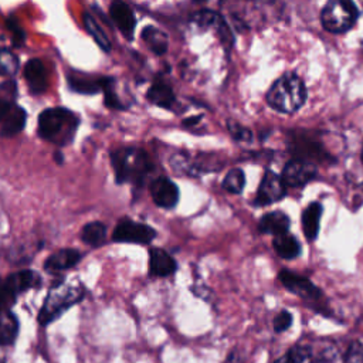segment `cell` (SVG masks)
Returning a JSON list of instances; mask_svg holds the SVG:
<instances>
[{
  "label": "cell",
  "instance_id": "6da1fadb",
  "mask_svg": "<svg viewBox=\"0 0 363 363\" xmlns=\"http://www.w3.org/2000/svg\"><path fill=\"white\" fill-rule=\"evenodd\" d=\"M111 164L116 183H130L133 187H142L153 170L147 153L138 147H121L111 152Z\"/></svg>",
  "mask_w": 363,
  "mask_h": 363
},
{
  "label": "cell",
  "instance_id": "7a4b0ae2",
  "mask_svg": "<svg viewBox=\"0 0 363 363\" xmlns=\"http://www.w3.org/2000/svg\"><path fill=\"white\" fill-rule=\"evenodd\" d=\"M86 295V288L82 284H68V282H57L54 284L38 311L37 320L41 326H47L55 319H58L61 315H64L65 311L72 308L74 305L79 303Z\"/></svg>",
  "mask_w": 363,
  "mask_h": 363
},
{
  "label": "cell",
  "instance_id": "3957f363",
  "mask_svg": "<svg viewBox=\"0 0 363 363\" xmlns=\"http://www.w3.org/2000/svg\"><path fill=\"white\" fill-rule=\"evenodd\" d=\"M306 99L303 81L292 72L281 75L267 92V104L282 113L296 112Z\"/></svg>",
  "mask_w": 363,
  "mask_h": 363
},
{
  "label": "cell",
  "instance_id": "277c9868",
  "mask_svg": "<svg viewBox=\"0 0 363 363\" xmlns=\"http://www.w3.org/2000/svg\"><path fill=\"white\" fill-rule=\"evenodd\" d=\"M78 119L65 108H48L38 116V135L44 140L58 145L69 143Z\"/></svg>",
  "mask_w": 363,
  "mask_h": 363
},
{
  "label": "cell",
  "instance_id": "5b68a950",
  "mask_svg": "<svg viewBox=\"0 0 363 363\" xmlns=\"http://www.w3.org/2000/svg\"><path fill=\"white\" fill-rule=\"evenodd\" d=\"M41 286V277L33 269H20L0 279V312L11 309L17 298Z\"/></svg>",
  "mask_w": 363,
  "mask_h": 363
},
{
  "label": "cell",
  "instance_id": "8992f818",
  "mask_svg": "<svg viewBox=\"0 0 363 363\" xmlns=\"http://www.w3.org/2000/svg\"><path fill=\"white\" fill-rule=\"evenodd\" d=\"M357 14L350 0H328L320 13V23L325 30L339 34L352 28Z\"/></svg>",
  "mask_w": 363,
  "mask_h": 363
},
{
  "label": "cell",
  "instance_id": "52a82bcc",
  "mask_svg": "<svg viewBox=\"0 0 363 363\" xmlns=\"http://www.w3.org/2000/svg\"><path fill=\"white\" fill-rule=\"evenodd\" d=\"M112 241L126 244H149L156 238V230L145 223L133 221L132 218H121L112 233Z\"/></svg>",
  "mask_w": 363,
  "mask_h": 363
},
{
  "label": "cell",
  "instance_id": "ba28073f",
  "mask_svg": "<svg viewBox=\"0 0 363 363\" xmlns=\"http://www.w3.org/2000/svg\"><path fill=\"white\" fill-rule=\"evenodd\" d=\"M316 172L318 169L313 162L295 157L284 166L281 177L286 187L299 189L312 182L316 176Z\"/></svg>",
  "mask_w": 363,
  "mask_h": 363
},
{
  "label": "cell",
  "instance_id": "9c48e42d",
  "mask_svg": "<svg viewBox=\"0 0 363 363\" xmlns=\"http://www.w3.org/2000/svg\"><path fill=\"white\" fill-rule=\"evenodd\" d=\"M278 278H279L281 284L289 292L298 295L299 298H302L305 301L316 302V301H319L323 296L322 291L312 281H309L308 278H305L302 275H298V274H295L292 271L282 269L278 274Z\"/></svg>",
  "mask_w": 363,
  "mask_h": 363
},
{
  "label": "cell",
  "instance_id": "30bf717a",
  "mask_svg": "<svg viewBox=\"0 0 363 363\" xmlns=\"http://www.w3.org/2000/svg\"><path fill=\"white\" fill-rule=\"evenodd\" d=\"M286 186L281 176H278L272 170H267L261 179L257 196H255V204L257 206H268L272 203H277L282 200L286 194Z\"/></svg>",
  "mask_w": 363,
  "mask_h": 363
},
{
  "label": "cell",
  "instance_id": "8fae6325",
  "mask_svg": "<svg viewBox=\"0 0 363 363\" xmlns=\"http://www.w3.org/2000/svg\"><path fill=\"white\" fill-rule=\"evenodd\" d=\"M149 191L153 203L160 208L170 210L179 203V187L164 176L153 179Z\"/></svg>",
  "mask_w": 363,
  "mask_h": 363
},
{
  "label": "cell",
  "instance_id": "7c38bea8",
  "mask_svg": "<svg viewBox=\"0 0 363 363\" xmlns=\"http://www.w3.org/2000/svg\"><path fill=\"white\" fill-rule=\"evenodd\" d=\"M82 252L75 248H61L55 252H52L45 261H44V269L51 274L68 271L74 268L81 259Z\"/></svg>",
  "mask_w": 363,
  "mask_h": 363
},
{
  "label": "cell",
  "instance_id": "4fadbf2b",
  "mask_svg": "<svg viewBox=\"0 0 363 363\" xmlns=\"http://www.w3.org/2000/svg\"><path fill=\"white\" fill-rule=\"evenodd\" d=\"M176 259L164 250L153 247L149 250V275L156 278L170 277L176 272Z\"/></svg>",
  "mask_w": 363,
  "mask_h": 363
},
{
  "label": "cell",
  "instance_id": "5bb4252c",
  "mask_svg": "<svg viewBox=\"0 0 363 363\" xmlns=\"http://www.w3.org/2000/svg\"><path fill=\"white\" fill-rule=\"evenodd\" d=\"M109 16L116 27L121 30V33L125 37L132 38L135 30V16L129 6L122 0H113L109 6Z\"/></svg>",
  "mask_w": 363,
  "mask_h": 363
},
{
  "label": "cell",
  "instance_id": "9a60e30c",
  "mask_svg": "<svg viewBox=\"0 0 363 363\" xmlns=\"http://www.w3.org/2000/svg\"><path fill=\"white\" fill-rule=\"evenodd\" d=\"M291 150L298 159H305L309 162L313 160H325L326 159V152L325 149L311 138L299 136L292 139L291 142Z\"/></svg>",
  "mask_w": 363,
  "mask_h": 363
},
{
  "label": "cell",
  "instance_id": "2e32d148",
  "mask_svg": "<svg viewBox=\"0 0 363 363\" xmlns=\"http://www.w3.org/2000/svg\"><path fill=\"white\" fill-rule=\"evenodd\" d=\"M24 78L31 94H43L48 86L44 64L38 58H33L24 65Z\"/></svg>",
  "mask_w": 363,
  "mask_h": 363
},
{
  "label": "cell",
  "instance_id": "e0dca14e",
  "mask_svg": "<svg viewBox=\"0 0 363 363\" xmlns=\"http://www.w3.org/2000/svg\"><path fill=\"white\" fill-rule=\"evenodd\" d=\"M289 227H291V220L281 210L264 214L258 223V230L261 233L272 234V235H279V234L288 233Z\"/></svg>",
  "mask_w": 363,
  "mask_h": 363
},
{
  "label": "cell",
  "instance_id": "ac0fdd59",
  "mask_svg": "<svg viewBox=\"0 0 363 363\" xmlns=\"http://www.w3.org/2000/svg\"><path fill=\"white\" fill-rule=\"evenodd\" d=\"M322 204L319 201L309 203L305 210L302 211V230L306 240L313 241L319 233V221L322 216Z\"/></svg>",
  "mask_w": 363,
  "mask_h": 363
},
{
  "label": "cell",
  "instance_id": "d6986e66",
  "mask_svg": "<svg viewBox=\"0 0 363 363\" xmlns=\"http://www.w3.org/2000/svg\"><path fill=\"white\" fill-rule=\"evenodd\" d=\"M20 332V320L17 315L11 311L0 312V346L14 345Z\"/></svg>",
  "mask_w": 363,
  "mask_h": 363
},
{
  "label": "cell",
  "instance_id": "ffe728a7",
  "mask_svg": "<svg viewBox=\"0 0 363 363\" xmlns=\"http://www.w3.org/2000/svg\"><path fill=\"white\" fill-rule=\"evenodd\" d=\"M27 113L21 106H13L7 116L3 119L0 135L3 138H11L18 135L26 126Z\"/></svg>",
  "mask_w": 363,
  "mask_h": 363
},
{
  "label": "cell",
  "instance_id": "44dd1931",
  "mask_svg": "<svg viewBox=\"0 0 363 363\" xmlns=\"http://www.w3.org/2000/svg\"><path fill=\"white\" fill-rule=\"evenodd\" d=\"M272 245L275 252L284 259H294L301 254L299 241L289 233H284L279 235H274Z\"/></svg>",
  "mask_w": 363,
  "mask_h": 363
},
{
  "label": "cell",
  "instance_id": "7402d4cb",
  "mask_svg": "<svg viewBox=\"0 0 363 363\" xmlns=\"http://www.w3.org/2000/svg\"><path fill=\"white\" fill-rule=\"evenodd\" d=\"M81 241L92 248H98L104 245L106 240V225L102 221H91L86 223L79 233Z\"/></svg>",
  "mask_w": 363,
  "mask_h": 363
},
{
  "label": "cell",
  "instance_id": "603a6c76",
  "mask_svg": "<svg viewBox=\"0 0 363 363\" xmlns=\"http://www.w3.org/2000/svg\"><path fill=\"white\" fill-rule=\"evenodd\" d=\"M146 96L152 104L162 106V108H172L174 104V99H176L170 86H167L166 84H162V82L153 84L149 88Z\"/></svg>",
  "mask_w": 363,
  "mask_h": 363
},
{
  "label": "cell",
  "instance_id": "cb8c5ba5",
  "mask_svg": "<svg viewBox=\"0 0 363 363\" xmlns=\"http://www.w3.org/2000/svg\"><path fill=\"white\" fill-rule=\"evenodd\" d=\"M142 38L149 45V48L156 54H163L167 50V37L156 27H145L142 31Z\"/></svg>",
  "mask_w": 363,
  "mask_h": 363
},
{
  "label": "cell",
  "instance_id": "d4e9b609",
  "mask_svg": "<svg viewBox=\"0 0 363 363\" xmlns=\"http://www.w3.org/2000/svg\"><path fill=\"white\" fill-rule=\"evenodd\" d=\"M82 20H84V26H85L88 34L94 38V41H95L104 51H109V50H111L109 38L106 37V34L104 33V30L99 27V24L96 23V20H95L89 13H84Z\"/></svg>",
  "mask_w": 363,
  "mask_h": 363
},
{
  "label": "cell",
  "instance_id": "484cf974",
  "mask_svg": "<svg viewBox=\"0 0 363 363\" xmlns=\"http://www.w3.org/2000/svg\"><path fill=\"white\" fill-rule=\"evenodd\" d=\"M68 85L74 92H79V94H98L102 89V78L99 81L95 79H89V78H84V77H68Z\"/></svg>",
  "mask_w": 363,
  "mask_h": 363
},
{
  "label": "cell",
  "instance_id": "4316f807",
  "mask_svg": "<svg viewBox=\"0 0 363 363\" xmlns=\"http://www.w3.org/2000/svg\"><path fill=\"white\" fill-rule=\"evenodd\" d=\"M244 186H245V174L238 167L231 169L225 174V177H224V180L221 183V187L225 191L233 193V194H240L244 190Z\"/></svg>",
  "mask_w": 363,
  "mask_h": 363
},
{
  "label": "cell",
  "instance_id": "83f0119b",
  "mask_svg": "<svg viewBox=\"0 0 363 363\" xmlns=\"http://www.w3.org/2000/svg\"><path fill=\"white\" fill-rule=\"evenodd\" d=\"M311 356H312V349L309 346L295 345L275 363H303Z\"/></svg>",
  "mask_w": 363,
  "mask_h": 363
},
{
  "label": "cell",
  "instance_id": "f1b7e54d",
  "mask_svg": "<svg viewBox=\"0 0 363 363\" xmlns=\"http://www.w3.org/2000/svg\"><path fill=\"white\" fill-rule=\"evenodd\" d=\"M18 69V58L9 50H0V75H13Z\"/></svg>",
  "mask_w": 363,
  "mask_h": 363
},
{
  "label": "cell",
  "instance_id": "f546056e",
  "mask_svg": "<svg viewBox=\"0 0 363 363\" xmlns=\"http://www.w3.org/2000/svg\"><path fill=\"white\" fill-rule=\"evenodd\" d=\"M227 126H228V130L231 133V136L238 140V142H251L252 140V133L248 128L240 125L238 122L235 121H228L227 122Z\"/></svg>",
  "mask_w": 363,
  "mask_h": 363
},
{
  "label": "cell",
  "instance_id": "4dcf8cb0",
  "mask_svg": "<svg viewBox=\"0 0 363 363\" xmlns=\"http://www.w3.org/2000/svg\"><path fill=\"white\" fill-rule=\"evenodd\" d=\"M343 363H363V343L352 342L343 357Z\"/></svg>",
  "mask_w": 363,
  "mask_h": 363
},
{
  "label": "cell",
  "instance_id": "1f68e13d",
  "mask_svg": "<svg viewBox=\"0 0 363 363\" xmlns=\"http://www.w3.org/2000/svg\"><path fill=\"white\" fill-rule=\"evenodd\" d=\"M292 325V313L286 309H282L275 318H274V330L277 333L285 332Z\"/></svg>",
  "mask_w": 363,
  "mask_h": 363
},
{
  "label": "cell",
  "instance_id": "d6a6232c",
  "mask_svg": "<svg viewBox=\"0 0 363 363\" xmlns=\"http://www.w3.org/2000/svg\"><path fill=\"white\" fill-rule=\"evenodd\" d=\"M9 27L11 28V33H13V44L16 47H21L24 44V40H26L24 31L16 24L14 20H9Z\"/></svg>",
  "mask_w": 363,
  "mask_h": 363
},
{
  "label": "cell",
  "instance_id": "836d02e7",
  "mask_svg": "<svg viewBox=\"0 0 363 363\" xmlns=\"http://www.w3.org/2000/svg\"><path fill=\"white\" fill-rule=\"evenodd\" d=\"M10 109H11V104L7 99L0 98V121H3L7 116Z\"/></svg>",
  "mask_w": 363,
  "mask_h": 363
},
{
  "label": "cell",
  "instance_id": "e575fe53",
  "mask_svg": "<svg viewBox=\"0 0 363 363\" xmlns=\"http://www.w3.org/2000/svg\"><path fill=\"white\" fill-rule=\"evenodd\" d=\"M350 1H352V4L356 7L357 13H359V11H363V0H350Z\"/></svg>",
  "mask_w": 363,
  "mask_h": 363
},
{
  "label": "cell",
  "instance_id": "d590c367",
  "mask_svg": "<svg viewBox=\"0 0 363 363\" xmlns=\"http://www.w3.org/2000/svg\"><path fill=\"white\" fill-rule=\"evenodd\" d=\"M54 159H55V162H57L58 164H61V163L64 162V157H62L61 152H55V153H54Z\"/></svg>",
  "mask_w": 363,
  "mask_h": 363
},
{
  "label": "cell",
  "instance_id": "8d00e7d4",
  "mask_svg": "<svg viewBox=\"0 0 363 363\" xmlns=\"http://www.w3.org/2000/svg\"><path fill=\"white\" fill-rule=\"evenodd\" d=\"M200 121V118L199 116H196V118H190V119H186L184 121V125H190V123H193V122H199Z\"/></svg>",
  "mask_w": 363,
  "mask_h": 363
},
{
  "label": "cell",
  "instance_id": "74e56055",
  "mask_svg": "<svg viewBox=\"0 0 363 363\" xmlns=\"http://www.w3.org/2000/svg\"><path fill=\"white\" fill-rule=\"evenodd\" d=\"M362 159H363V149H362Z\"/></svg>",
  "mask_w": 363,
  "mask_h": 363
},
{
  "label": "cell",
  "instance_id": "f35d334b",
  "mask_svg": "<svg viewBox=\"0 0 363 363\" xmlns=\"http://www.w3.org/2000/svg\"><path fill=\"white\" fill-rule=\"evenodd\" d=\"M362 189H363V184H362Z\"/></svg>",
  "mask_w": 363,
  "mask_h": 363
}]
</instances>
